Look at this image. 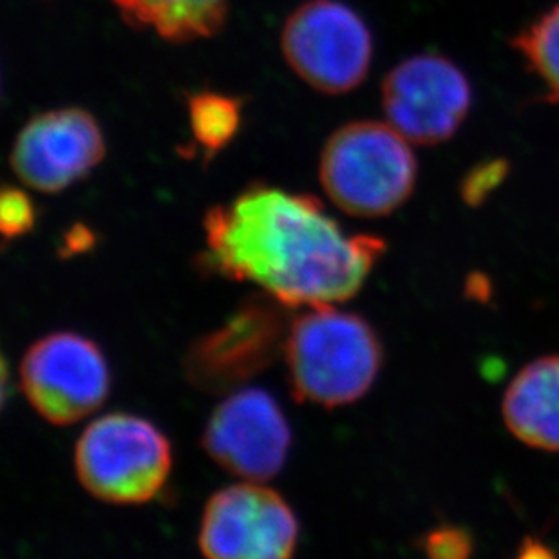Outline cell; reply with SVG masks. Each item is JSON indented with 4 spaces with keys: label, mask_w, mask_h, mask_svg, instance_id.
I'll list each match as a JSON object with an SVG mask.
<instances>
[{
    "label": "cell",
    "mask_w": 559,
    "mask_h": 559,
    "mask_svg": "<svg viewBox=\"0 0 559 559\" xmlns=\"http://www.w3.org/2000/svg\"><path fill=\"white\" fill-rule=\"evenodd\" d=\"M205 264L288 308L348 301L384 255V239L344 234L316 195L253 186L206 212Z\"/></svg>",
    "instance_id": "1"
},
{
    "label": "cell",
    "mask_w": 559,
    "mask_h": 559,
    "mask_svg": "<svg viewBox=\"0 0 559 559\" xmlns=\"http://www.w3.org/2000/svg\"><path fill=\"white\" fill-rule=\"evenodd\" d=\"M283 357L297 401L333 409L373 388L384 349L365 317L321 305L292 319Z\"/></svg>",
    "instance_id": "2"
},
{
    "label": "cell",
    "mask_w": 559,
    "mask_h": 559,
    "mask_svg": "<svg viewBox=\"0 0 559 559\" xmlns=\"http://www.w3.org/2000/svg\"><path fill=\"white\" fill-rule=\"evenodd\" d=\"M409 143L390 123L341 127L322 148V189L348 216H390L417 187L418 162Z\"/></svg>",
    "instance_id": "3"
},
{
    "label": "cell",
    "mask_w": 559,
    "mask_h": 559,
    "mask_svg": "<svg viewBox=\"0 0 559 559\" xmlns=\"http://www.w3.org/2000/svg\"><path fill=\"white\" fill-rule=\"evenodd\" d=\"M73 464L80 486L91 497L115 506H140L164 489L173 453L154 424L129 413H109L82 431Z\"/></svg>",
    "instance_id": "4"
},
{
    "label": "cell",
    "mask_w": 559,
    "mask_h": 559,
    "mask_svg": "<svg viewBox=\"0 0 559 559\" xmlns=\"http://www.w3.org/2000/svg\"><path fill=\"white\" fill-rule=\"evenodd\" d=\"M290 68L326 95L362 84L370 71L373 38L366 22L337 0H310L286 22L281 38Z\"/></svg>",
    "instance_id": "5"
},
{
    "label": "cell",
    "mask_w": 559,
    "mask_h": 559,
    "mask_svg": "<svg viewBox=\"0 0 559 559\" xmlns=\"http://www.w3.org/2000/svg\"><path fill=\"white\" fill-rule=\"evenodd\" d=\"M109 388L106 357L91 338L79 333H49L22 357V393L53 426H71L98 412Z\"/></svg>",
    "instance_id": "6"
},
{
    "label": "cell",
    "mask_w": 559,
    "mask_h": 559,
    "mask_svg": "<svg viewBox=\"0 0 559 559\" xmlns=\"http://www.w3.org/2000/svg\"><path fill=\"white\" fill-rule=\"evenodd\" d=\"M473 98L464 69L440 53L402 60L382 84V107L390 126L426 147L453 140L469 117Z\"/></svg>",
    "instance_id": "7"
},
{
    "label": "cell",
    "mask_w": 559,
    "mask_h": 559,
    "mask_svg": "<svg viewBox=\"0 0 559 559\" xmlns=\"http://www.w3.org/2000/svg\"><path fill=\"white\" fill-rule=\"evenodd\" d=\"M269 294L245 302L223 326L190 346L186 373L209 393H233L285 354L292 319Z\"/></svg>",
    "instance_id": "8"
},
{
    "label": "cell",
    "mask_w": 559,
    "mask_h": 559,
    "mask_svg": "<svg viewBox=\"0 0 559 559\" xmlns=\"http://www.w3.org/2000/svg\"><path fill=\"white\" fill-rule=\"evenodd\" d=\"M299 523L280 492L245 481L214 492L201 516L198 547L211 559H288Z\"/></svg>",
    "instance_id": "9"
},
{
    "label": "cell",
    "mask_w": 559,
    "mask_h": 559,
    "mask_svg": "<svg viewBox=\"0 0 559 559\" xmlns=\"http://www.w3.org/2000/svg\"><path fill=\"white\" fill-rule=\"evenodd\" d=\"M292 431L274 396L239 388L212 412L201 445L222 469L245 481H269L285 467Z\"/></svg>",
    "instance_id": "10"
},
{
    "label": "cell",
    "mask_w": 559,
    "mask_h": 559,
    "mask_svg": "<svg viewBox=\"0 0 559 559\" xmlns=\"http://www.w3.org/2000/svg\"><path fill=\"white\" fill-rule=\"evenodd\" d=\"M106 156L100 127L90 112L60 109L33 118L11 151V169L24 186L57 194L84 180Z\"/></svg>",
    "instance_id": "11"
},
{
    "label": "cell",
    "mask_w": 559,
    "mask_h": 559,
    "mask_svg": "<svg viewBox=\"0 0 559 559\" xmlns=\"http://www.w3.org/2000/svg\"><path fill=\"white\" fill-rule=\"evenodd\" d=\"M501 415L528 448L559 453V355L528 362L507 388Z\"/></svg>",
    "instance_id": "12"
},
{
    "label": "cell",
    "mask_w": 559,
    "mask_h": 559,
    "mask_svg": "<svg viewBox=\"0 0 559 559\" xmlns=\"http://www.w3.org/2000/svg\"><path fill=\"white\" fill-rule=\"evenodd\" d=\"M127 22L153 27L170 43L216 35L225 24L227 0H115Z\"/></svg>",
    "instance_id": "13"
},
{
    "label": "cell",
    "mask_w": 559,
    "mask_h": 559,
    "mask_svg": "<svg viewBox=\"0 0 559 559\" xmlns=\"http://www.w3.org/2000/svg\"><path fill=\"white\" fill-rule=\"evenodd\" d=\"M511 46L544 85L545 98L559 104V2L512 37Z\"/></svg>",
    "instance_id": "14"
},
{
    "label": "cell",
    "mask_w": 559,
    "mask_h": 559,
    "mask_svg": "<svg viewBox=\"0 0 559 559\" xmlns=\"http://www.w3.org/2000/svg\"><path fill=\"white\" fill-rule=\"evenodd\" d=\"M189 109L195 140L209 153H217L233 142L241 120L239 100L230 96L201 93L190 98Z\"/></svg>",
    "instance_id": "15"
},
{
    "label": "cell",
    "mask_w": 559,
    "mask_h": 559,
    "mask_svg": "<svg viewBox=\"0 0 559 559\" xmlns=\"http://www.w3.org/2000/svg\"><path fill=\"white\" fill-rule=\"evenodd\" d=\"M511 175V162L497 156L476 164L465 173L460 183V198L471 209H480Z\"/></svg>",
    "instance_id": "16"
},
{
    "label": "cell",
    "mask_w": 559,
    "mask_h": 559,
    "mask_svg": "<svg viewBox=\"0 0 559 559\" xmlns=\"http://www.w3.org/2000/svg\"><path fill=\"white\" fill-rule=\"evenodd\" d=\"M35 205L24 190L4 187L0 194V230L5 241L21 238L35 227Z\"/></svg>",
    "instance_id": "17"
},
{
    "label": "cell",
    "mask_w": 559,
    "mask_h": 559,
    "mask_svg": "<svg viewBox=\"0 0 559 559\" xmlns=\"http://www.w3.org/2000/svg\"><path fill=\"white\" fill-rule=\"evenodd\" d=\"M475 539L469 531L456 525H440L423 538V550L433 559H465L473 555Z\"/></svg>",
    "instance_id": "18"
},
{
    "label": "cell",
    "mask_w": 559,
    "mask_h": 559,
    "mask_svg": "<svg viewBox=\"0 0 559 559\" xmlns=\"http://www.w3.org/2000/svg\"><path fill=\"white\" fill-rule=\"evenodd\" d=\"M555 550L542 544L538 538L523 539L522 547L518 550V558H555Z\"/></svg>",
    "instance_id": "19"
}]
</instances>
